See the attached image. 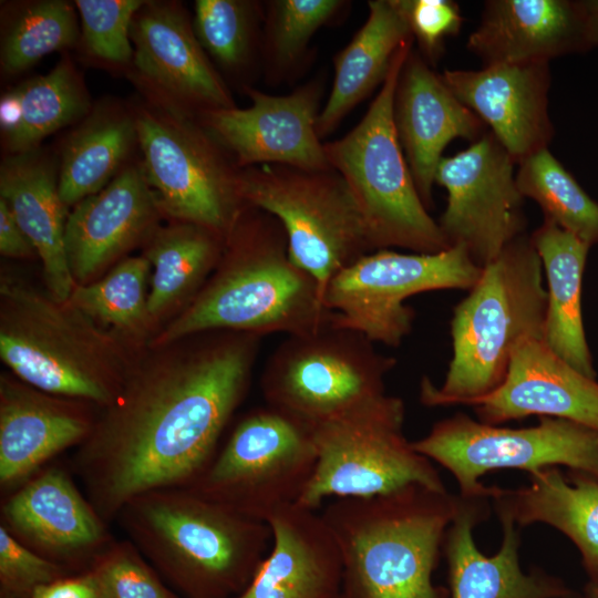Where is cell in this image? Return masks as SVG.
<instances>
[{
    "mask_svg": "<svg viewBox=\"0 0 598 598\" xmlns=\"http://www.w3.org/2000/svg\"><path fill=\"white\" fill-rule=\"evenodd\" d=\"M261 337L206 331L143 349L71 465L107 524L143 493L188 485L249 390Z\"/></svg>",
    "mask_w": 598,
    "mask_h": 598,
    "instance_id": "1",
    "label": "cell"
},
{
    "mask_svg": "<svg viewBox=\"0 0 598 598\" xmlns=\"http://www.w3.org/2000/svg\"><path fill=\"white\" fill-rule=\"evenodd\" d=\"M336 322L318 281L291 260L280 223L246 205L202 289L148 346L206 331L303 334Z\"/></svg>",
    "mask_w": 598,
    "mask_h": 598,
    "instance_id": "2",
    "label": "cell"
},
{
    "mask_svg": "<svg viewBox=\"0 0 598 598\" xmlns=\"http://www.w3.org/2000/svg\"><path fill=\"white\" fill-rule=\"evenodd\" d=\"M460 502V494L411 484L327 504L321 515L341 554V598H447L432 574Z\"/></svg>",
    "mask_w": 598,
    "mask_h": 598,
    "instance_id": "3",
    "label": "cell"
},
{
    "mask_svg": "<svg viewBox=\"0 0 598 598\" xmlns=\"http://www.w3.org/2000/svg\"><path fill=\"white\" fill-rule=\"evenodd\" d=\"M127 539L187 598H234L271 544L267 523L187 487L135 496L118 513Z\"/></svg>",
    "mask_w": 598,
    "mask_h": 598,
    "instance_id": "4",
    "label": "cell"
},
{
    "mask_svg": "<svg viewBox=\"0 0 598 598\" xmlns=\"http://www.w3.org/2000/svg\"><path fill=\"white\" fill-rule=\"evenodd\" d=\"M141 351L69 300L1 270L0 358L25 383L101 409L118 394Z\"/></svg>",
    "mask_w": 598,
    "mask_h": 598,
    "instance_id": "5",
    "label": "cell"
},
{
    "mask_svg": "<svg viewBox=\"0 0 598 598\" xmlns=\"http://www.w3.org/2000/svg\"><path fill=\"white\" fill-rule=\"evenodd\" d=\"M543 265L528 235L509 243L482 269L451 321L453 357L441 386L424 377L426 406L464 404L504 380L517 346L542 338L547 308Z\"/></svg>",
    "mask_w": 598,
    "mask_h": 598,
    "instance_id": "6",
    "label": "cell"
},
{
    "mask_svg": "<svg viewBox=\"0 0 598 598\" xmlns=\"http://www.w3.org/2000/svg\"><path fill=\"white\" fill-rule=\"evenodd\" d=\"M414 39L396 51L388 75L360 123L323 144L329 164L347 183L372 251L399 247L416 254L450 248L423 204L394 124V96Z\"/></svg>",
    "mask_w": 598,
    "mask_h": 598,
    "instance_id": "7",
    "label": "cell"
},
{
    "mask_svg": "<svg viewBox=\"0 0 598 598\" xmlns=\"http://www.w3.org/2000/svg\"><path fill=\"white\" fill-rule=\"evenodd\" d=\"M403 401L386 393L312 427L317 463L297 503L318 509L324 499L370 497L422 484L446 491L432 461L403 433Z\"/></svg>",
    "mask_w": 598,
    "mask_h": 598,
    "instance_id": "8",
    "label": "cell"
},
{
    "mask_svg": "<svg viewBox=\"0 0 598 598\" xmlns=\"http://www.w3.org/2000/svg\"><path fill=\"white\" fill-rule=\"evenodd\" d=\"M316 463L312 427L265 403L238 420L205 468L184 487L267 523L299 502Z\"/></svg>",
    "mask_w": 598,
    "mask_h": 598,
    "instance_id": "9",
    "label": "cell"
},
{
    "mask_svg": "<svg viewBox=\"0 0 598 598\" xmlns=\"http://www.w3.org/2000/svg\"><path fill=\"white\" fill-rule=\"evenodd\" d=\"M134 111L142 167L164 217L226 237L246 204L238 174L202 123L155 95Z\"/></svg>",
    "mask_w": 598,
    "mask_h": 598,
    "instance_id": "10",
    "label": "cell"
},
{
    "mask_svg": "<svg viewBox=\"0 0 598 598\" xmlns=\"http://www.w3.org/2000/svg\"><path fill=\"white\" fill-rule=\"evenodd\" d=\"M243 202L282 226L291 260L319 283L371 252L354 198L333 169L307 171L265 164L238 174Z\"/></svg>",
    "mask_w": 598,
    "mask_h": 598,
    "instance_id": "11",
    "label": "cell"
},
{
    "mask_svg": "<svg viewBox=\"0 0 598 598\" xmlns=\"http://www.w3.org/2000/svg\"><path fill=\"white\" fill-rule=\"evenodd\" d=\"M395 364L364 334L336 322L279 343L260 390L266 404L313 427L386 393L384 379Z\"/></svg>",
    "mask_w": 598,
    "mask_h": 598,
    "instance_id": "12",
    "label": "cell"
},
{
    "mask_svg": "<svg viewBox=\"0 0 598 598\" xmlns=\"http://www.w3.org/2000/svg\"><path fill=\"white\" fill-rule=\"evenodd\" d=\"M539 419L535 426L511 429L456 413L412 446L452 473L462 496L491 494L493 486L480 478L497 470L533 474L563 465L598 481V431L569 420Z\"/></svg>",
    "mask_w": 598,
    "mask_h": 598,
    "instance_id": "13",
    "label": "cell"
},
{
    "mask_svg": "<svg viewBox=\"0 0 598 598\" xmlns=\"http://www.w3.org/2000/svg\"><path fill=\"white\" fill-rule=\"evenodd\" d=\"M465 248L436 254L371 251L340 270L324 290L326 306L337 324L364 334L374 343L398 347L410 334L415 317L405 300L424 291L465 289L482 275Z\"/></svg>",
    "mask_w": 598,
    "mask_h": 598,
    "instance_id": "14",
    "label": "cell"
},
{
    "mask_svg": "<svg viewBox=\"0 0 598 598\" xmlns=\"http://www.w3.org/2000/svg\"><path fill=\"white\" fill-rule=\"evenodd\" d=\"M515 162L491 131L466 150L442 157L435 183L447 192L439 226L450 247L461 246L486 266L525 234V197L514 175Z\"/></svg>",
    "mask_w": 598,
    "mask_h": 598,
    "instance_id": "15",
    "label": "cell"
},
{
    "mask_svg": "<svg viewBox=\"0 0 598 598\" xmlns=\"http://www.w3.org/2000/svg\"><path fill=\"white\" fill-rule=\"evenodd\" d=\"M246 109L200 111V123L239 167L274 164L307 171L332 169L317 133L321 86L307 84L275 96L247 89Z\"/></svg>",
    "mask_w": 598,
    "mask_h": 598,
    "instance_id": "16",
    "label": "cell"
},
{
    "mask_svg": "<svg viewBox=\"0 0 598 598\" xmlns=\"http://www.w3.org/2000/svg\"><path fill=\"white\" fill-rule=\"evenodd\" d=\"M17 540L65 568L89 564L114 540L66 470L50 466L1 505V525Z\"/></svg>",
    "mask_w": 598,
    "mask_h": 598,
    "instance_id": "17",
    "label": "cell"
},
{
    "mask_svg": "<svg viewBox=\"0 0 598 598\" xmlns=\"http://www.w3.org/2000/svg\"><path fill=\"white\" fill-rule=\"evenodd\" d=\"M162 217L142 165L123 167L104 188L69 212L64 245L74 282L101 278L124 254L146 244Z\"/></svg>",
    "mask_w": 598,
    "mask_h": 598,
    "instance_id": "18",
    "label": "cell"
},
{
    "mask_svg": "<svg viewBox=\"0 0 598 598\" xmlns=\"http://www.w3.org/2000/svg\"><path fill=\"white\" fill-rule=\"evenodd\" d=\"M131 41L137 74L154 95L199 111L235 106L182 6L145 1L133 19Z\"/></svg>",
    "mask_w": 598,
    "mask_h": 598,
    "instance_id": "19",
    "label": "cell"
},
{
    "mask_svg": "<svg viewBox=\"0 0 598 598\" xmlns=\"http://www.w3.org/2000/svg\"><path fill=\"white\" fill-rule=\"evenodd\" d=\"M100 408L0 375V485L14 491L56 454L79 446Z\"/></svg>",
    "mask_w": 598,
    "mask_h": 598,
    "instance_id": "20",
    "label": "cell"
},
{
    "mask_svg": "<svg viewBox=\"0 0 598 598\" xmlns=\"http://www.w3.org/2000/svg\"><path fill=\"white\" fill-rule=\"evenodd\" d=\"M441 76L460 102L491 127L515 164L548 148L554 136L548 113L549 62L446 70Z\"/></svg>",
    "mask_w": 598,
    "mask_h": 598,
    "instance_id": "21",
    "label": "cell"
},
{
    "mask_svg": "<svg viewBox=\"0 0 598 598\" xmlns=\"http://www.w3.org/2000/svg\"><path fill=\"white\" fill-rule=\"evenodd\" d=\"M464 404L474 406L480 421L492 425L538 415L598 431V382L564 361L542 338L522 341L503 382Z\"/></svg>",
    "mask_w": 598,
    "mask_h": 598,
    "instance_id": "22",
    "label": "cell"
},
{
    "mask_svg": "<svg viewBox=\"0 0 598 598\" xmlns=\"http://www.w3.org/2000/svg\"><path fill=\"white\" fill-rule=\"evenodd\" d=\"M393 115L415 187L430 209L444 148L458 137L477 141L486 132L485 124L412 50L399 76Z\"/></svg>",
    "mask_w": 598,
    "mask_h": 598,
    "instance_id": "23",
    "label": "cell"
},
{
    "mask_svg": "<svg viewBox=\"0 0 598 598\" xmlns=\"http://www.w3.org/2000/svg\"><path fill=\"white\" fill-rule=\"evenodd\" d=\"M494 491V486H493ZM462 496L446 529L443 548L448 568L450 598H575V592L540 569L524 573L519 565V534L515 524L499 518L503 539L486 556L477 548L473 529L489 515L493 494Z\"/></svg>",
    "mask_w": 598,
    "mask_h": 598,
    "instance_id": "24",
    "label": "cell"
},
{
    "mask_svg": "<svg viewBox=\"0 0 598 598\" xmlns=\"http://www.w3.org/2000/svg\"><path fill=\"white\" fill-rule=\"evenodd\" d=\"M267 524L270 550L234 598H341V554L321 513L293 504Z\"/></svg>",
    "mask_w": 598,
    "mask_h": 598,
    "instance_id": "25",
    "label": "cell"
},
{
    "mask_svg": "<svg viewBox=\"0 0 598 598\" xmlns=\"http://www.w3.org/2000/svg\"><path fill=\"white\" fill-rule=\"evenodd\" d=\"M467 49L484 66L549 62L589 50L584 1L489 0Z\"/></svg>",
    "mask_w": 598,
    "mask_h": 598,
    "instance_id": "26",
    "label": "cell"
},
{
    "mask_svg": "<svg viewBox=\"0 0 598 598\" xmlns=\"http://www.w3.org/2000/svg\"><path fill=\"white\" fill-rule=\"evenodd\" d=\"M0 198L37 249L45 290L66 301L75 286L64 245L70 209L60 197L49 157L38 148L7 156L0 166Z\"/></svg>",
    "mask_w": 598,
    "mask_h": 598,
    "instance_id": "27",
    "label": "cell"
},
{
    "mask_svg": "<svg viewBox=\"0 0 598 598\" xmlns=\"http://www.w3.org/2000/svg\"><path fill=\"white\" fill-rule=\"evenodd\" d=\"M518 488L494 486L491 497L498 518L515 525L547 524L578 548L589 582L598 585V481L558 467L529 474Z\"/></svg>",
    "mask_w": 598,
    "mask_h": 598,
    "instance_id": "28",
    "label": "cell"
},
{
    "mask_svg": "<svg viewBox=\"0 0 598 598\" xmlns=\"http://www.w3.org/2000/svg\"><path fill=\"white\" fill-rule=\"evenodd\" d=\"M529 238L547 279L543 340L577 371L596 379L581 312L582 276L591 246L546 218Z\"/></svg>",
    "mask_w": 598,
    "mask_h": 598,
    "instance_id": "29",
    "label": "cell"
},
{
    "mask_svg": "<svg viewBox=\"0 0 598 598\" xmlns=\"http://www.w3.org/2000/svg\"><path fill=\"white\" fill-rule=\"evenodd\" d=\"M363 27L334 59V80L317 120L320 140L379 84L384 82L398 49L413 39L396 0L369 1Z\"/></svg>",
    "mask_w": 598,
    "mask_h": 598,
    "instance_id": "30",
    "label": "cell"
},
{
    "mask_svg": "<svg viewBox=\"0 0 598 598\" xmlns=\"http://www.w3.org/2000/svg\"><path fill=\"white\" fill-rule=\"evenodd\" d=\"M225 237L188 221L154 231L143 256L151 264L147 307L158 331L198 293L220 257Z\"/></svg>",
    "mask_w": 598,
    "mask_h": 598,
    "instance_id": "31",
    "label": "cell"
},
{
    "mask_svg": "<svg viewBox=\"0 0 598 598\" xmlns=\"http://www.w3.org/2000/svg\"><path fill=\"white\" fill-rule=\"evenodd\" d=\"M137 143L134 112L97 110L72 132L62 150L59 193L71 209L104 188Z\"/></svg>",
    "mask_w": 598,
    "mask_h": 598,
    "instance_id": "32",
    "label": "cell"
},
{
    "mask_svg": "<svg viewBox=\"0 0 598 598\" xmlns=\"http://www.w3.org/2000/svg\"><path fill=\"white\" fill-rule=\"evenodd\" d=\"M151 264L143 256L120 260L86 285L75 283L69 301L133 349H145L158 332L147 307Z\"/></svg>",
    "mask_w": 598,
    "mask_h": 598,
    "instance_id": "33",
    "label": "cell"
},
{
    "mask_svg": "<svg viewBox=\"0 0 598 598\" xmlns=\"http://www.w3.org/2000/svg\"><path fill=\"white\" fill-rule=\"evenodd\" d=\"M19 116L4 133L11 154L35 150L48 135L86 115L90 101L70 59H62L49 73L30 79L12 90Z\"/></svg>",
    "mask_w": 598,
    "mask_h": 598,
    "instance_id": "34",
    "label": "cell"
},
{
    "mask_svg": "<svg viewBox=\"0 0 598 598\" xmlns=\"http://www.w3.org/2000/svg\"><path fill=\"white\" fill-rule=\"evenodd\" d=\"M516 183L525 198L540 206L546 219L590 246L598 244V203L548 148L519 163Z\"/></svg>",
    "mask_w": 598,
    "mask_h": 598,
    "instance_id": "35",
    "label": "cell"
},
{
    "mask_svg": "<svg viewBox=\"0 0 598 598\" xmlns=\"http://www.w3.org/2000/svg\"><path fill=\"white\" fill-rule=\"evenodd\" d=\"M79 34L75 6L62 0L31 3L6 31L1 68L7 74L25 71L44 55L74 45Z\"/></svg>",
    "mask_w": 598,
    "mask_h": 598,
    "instance_id": "36",
    "label": "cell"
},
{
    "mask_svg": "<svg viewBox=\"0 0 598 598\" xmlns=\"http://www.w3.org/2000/svg\"><path fill=\"white\" fill-rule=\"evenodd\" d=\"M254 3L240 0H197L194 31L206 53L224 69L248 59L252 40Z\"/></svg>",
    "mask_w": 598,
    "mask_h": 598,
    "instance_id": "37",
    "label": "cell"
},
{
    "mask_svg": "<svg viewBox=\"0 0 598 598\" xmlns=\"http://www.w3.org/2000/svg\"><path fill=\"white\" fill-rule=\"evenodd\" d=\"M96 598H178L128 540H113L87 569Z\"/></svg>",
    "mask_w": 598,
    "mask_h": 598,
    "instance_id": "38",
    "label": "cell"
},
{
    "mask_svg": "<svg viewBox=\"0 0 598 598\" xmlns=\"http://www.w3.org/2000/svg\"><path fill=\"white\" fill-rule=\"evenodd\" d=\"M145 1L76 0L82 34L89 52L103 61L125 64L134 55L131 25Z\"/></svg>",
    "mask_w": 598,
    "mask_h": 598,
    "instance_id": "39",
    "label": "cell"
},
{
    "mask_svg": "<svg viewBox=\"0 0 598 598\" xmlns=\"http://www.w3.org/2000/svg\"><path fill=\"white\" fill-rule=\"evenodd\" d=\"M339 0H278L272 2L269 47L280 65L296 61L313 33L339 12Z\"/></svg>",
    "mask_w": 598,
    "mask_h": 598,
    "instance_id": "40",
    "label": "cell"
},
{
    "mask_svg": "<svg viewBox=\"0 0 598 598\" xmlns=\"http://www.w3.org/2000/svg\"><path fill=\"white\" fill-rule=\"evenodd\" d=\"M65 567L17 540L0 526V585L9 598H31L43 585L64 577Z\"/></svg>",
    "mask_w": 598,
    "mask_h": 598,
    "instance_id": "41",
    "label": "cell"
},
{
    "mask_svg": "<svg viewBox=\"0 0 598 598\" xmlns=\"http://www.w3.org/2000/svg\"><path fill=\"white\" fill-rule=\"evenodd\" d=\"M413 39L430 63L440 59L444 41L460 32L463 18L457 3L450 0H396Z\"/></svg>",
    "mask_w": 598,
    "mask_h": 598,
    "instance_id": "42",
    "label": "cell"
},
{
    "mask_svg": "<svg viewBox=\"0 0 598 598\" xmlns=\"http://www.w3.org/2000/svg\"><path fill=\"white\" fill-rule=\"evenodd\" d=\"M0 252L13 259L39 258L35 247L2 198H0Z\"/></svg>",
    "mask_w": 598,
    "mask_h": 598,
    "instance_id": "43",
    "label": "cell"
},
{
    "mask_svg": "<svg viewBox=\"0 0 598 598\" xmlns=\"http://www.w3.org/2000/svg\"><path fill=\"white\" fill-rule=\"evenodd\" d=\"M31 598H96V586L89 570L78 577L61 578L38 587Z\"/></svg>",
    "mask_w": 598,
    "mask_h": 598,
    "instance_id": "44",
    "label": "cell"
},
{
    "mask_svg": "<svg viewBox=\"0 0 598 598\" xmlns=\"http://www.w3.org/2000/svg\"><path fill=\"white\" fill-rule=\"evenodd\" d=\"M585 32L589 48L598 45V0L584 1Z\"/></svg>",
    "mask_w": 598,
    "mask_h": 598,
    "instance_id": "45",
    "label": "cell"
},
{
    "mask_svg": "<svg viewBox=\"0 0 598 598\" xmlns=\"http://www.w3.org/2000/svg\"><path fill=\"white\" fill-rule=\"evenodd\" d=\"M585 598H598V585L588 582L584 589Z\"/></svg>",
    "mask_w": 598,
    "mask_h": 598,
    "instance_id": "46",
    "label": "cell"
}]
</instances>
